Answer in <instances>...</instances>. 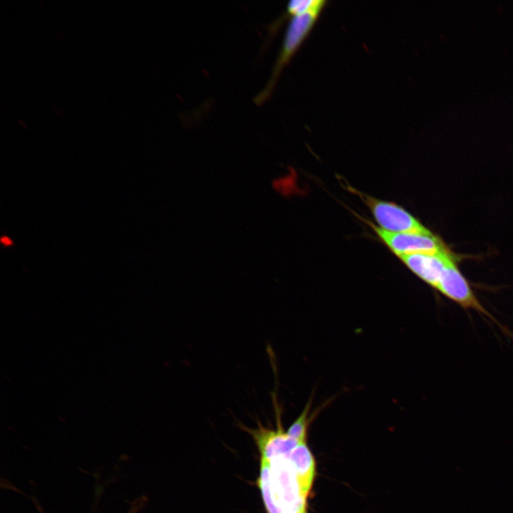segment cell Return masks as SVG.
Instances as JSON below:
<instances>
[{
    "mask_svg": "<svg viewBox=\"0 0 513 513\" xmlns=\"http://www.w3.org/2000/svg\"><path fill=\"white\" fill-rule=\"evenodd\" d=\"M130 513H131V512H130Z\"/></svg>",
    "mask_w": 513,
    "mask_h": 513,
    "instance_id": "14",
    "label": "cell"
},
{
    "mask_svg": "<svg viewBox=\"0 0 513 513\" xmlns=\"http://www.w3.org/2000/svg\"><path fill=\"white\" fill-rule=\"evenodd\" d=\"M398 257L414 274L435 289L447 264L453 259L447 249L436 253L403 254Z\"/></svg>",
    "mask_w": 513,
    "mask_h": 513,
    "instance_id": "7",
    "label": "cell"
},
{
    "mask_svg": "<svg viewBox=\"0 0 513 513\" xmlns=\"http://www.w3.org/2000/svg\"><path fill=\"white\" fill-rule=\"evenodd\" d=\"M2 242H4L6 244H11V242L7 237L2 238Z\"/></svg>",
    "mask_w": 513,
    "mask_h": 513,
    "instance_id": "12",
    "label": "cell"
},
{
    "mask_svg": "<svg viewBox=\"0 0 513 513\" xmlns=\"http://www.w3.org/2000/svg\"><path fill=\"white\" fill-rule=\"evenodd\" d=\"M435 289L447 298L459 304L464 309H472L488 318L507 335L513 334L484 308L480 303L466 279L457 267L454 259L447 264Z\"/></svg>",
    "mask_w": 513,
    "mask_h": 513,
    "instance_id": "2",
    "label": "cell"
},
{
    "mask_svg": "<svg viewBox=\"0 0 513 513\" xmlns=\"http://www.w3.org/2000/svg\"><path fill=\"white\" fill-rule=\"evenodd\" d=\"M272 393V401L277 418L278 427L276 430L269 429L259 425L257 429H246L253 436L261 454V460L271 462L278 457H287L294 449L300 443L284 432L281 426V409Z\"/></svg>",
    "mask_w": 513,
    "mask_h": 513,
    "instance_id": "4",
    "label": "cell"
},
{
    "mask_svg": "<svg viewBox=\"0 0 513 513\" xmlns=\"http://www.w3.org/2000/svg\"><path fill=\"white\" fill-rule=\"evenodd\" d=\"M378 236L398 256L403 254L436 253L446 250L432 234L394 233L371 224Z\"/></svg>",
    "mask_w": 513,
    "mask_h": 513,
    "instance_id": "6",
    "label": "cell"
},
{
    "mask_svg": "<svg viewBox=\"0 0 513 513\" xmlns=\"http://www.w3.org/2000/svg\"><path fill=\"white\" fill-rule=\"evenodd\" d=\"M321 12L314 11L291 16L271 78L264 89L256 98V103H261L270 96L282 69L308 36Z\"/></svg>",
    "mask_w": 513,
    "mask_h": 513,
    "instance_id": "1",
    "label": "cell"
},
{
    "mask_svg": "<svg viewBox=\"0 0 513 513\" xmlns=\"http://www.w3.org/2000/svg\"><path fill=\"white\" fill-rule=\"evenodd\" d=\"M312 398H310L304 409L288 429L286 433L299 442L306 441L307 427L309 424V413L311 409Z\"/></svg>",
    "mask_w": 513,
    "mask_h": 513,
    "instance_id": "10",
    "label": "cell"
},
{
    "mask_svg": "<svg viewBox=\"0 0 513 513\" xmlns=\"http://www.w3.org/2000/svg\"><path fill=\"white\" fill-rule=\"evenodd\" d=\"M379 227L394 233L432 234L413 215L400 207L390 202L365 197Z\"/></svg>",
    "mask_w": 513,
    "mask_h": 513,
    "instance_id": "3",
    "label": "cell"
},
{
    "mask_svg": "<svg viewBox=\"0 0 513 513\" xmlns=\"http://www.w3.org/2000/svg\"><path fill=\"white\" fill-rule=\"evenodd\" d=\"M258 484L267 512L285 513L274 487L271 464L264 460L261 462Z\"/></svg>",
    "mask_w": 513,
    "mask_h": 513,
    "instance_id": "9",
    "label": "cell"
},
{
    "mask_svg": "<svg viewBox=\"0 0 513 513\" xmlns=\"http://www.w3.org/2000/svg\"><path fill=\"white\" fill-rule=\"evenodd\" d=\"M272 482L285 513H294L306 507L305 497L287 457H278L271 462Z\"/></svg>",
    "mask_w": 513,
    "mask_h": 513,
    "instance_id": "5",
    "label": "cell"
},
{
    "mask_svg": "<svg viewBox=\"0 0 513 513\" xmlns=\"http://www.w3.org/2000/svg\"><path fill=\"white\" fill-rule=\"evenodd\" d=\"M302 494L307 497L315 476L314 458L306 441L300 442L287 457Z\"/></svg>",
    "mask_w": 513,
    "mask_h": 513,
    "instance_id": "8",
    "label": "cell"
},
{
    "mask_svg": "<svg viewBox=\"0 0 513 513\" xmlns=\"http://www.w3.org/2000/svg\"><path fill=\"white\" fill-rule=\"evenodd\" d=\"M326 1L324 0H293L287 5V13L290 17L314 11H322Z\"/></svg>",
    "mask_w": 513,
    "mask_h": 513,
    "instance_id": "11",
    "label": "cell"
},
{
    "mask_svg": "<svg viewBox=\"0 0 513 513\" xmlns=\"http://www.w3.org/2000/svg\"><path fill=\"white\" fill-rule=\"evenodd\" d=\"M294 513H306V507H304V508H302V509H299V510H298L297 512H294Z\"/></svg>",
    "mask_w": 513,
    "mask_h": 513,
    "instance_id": "13",
    "label": "cell"
}]
</instances>
